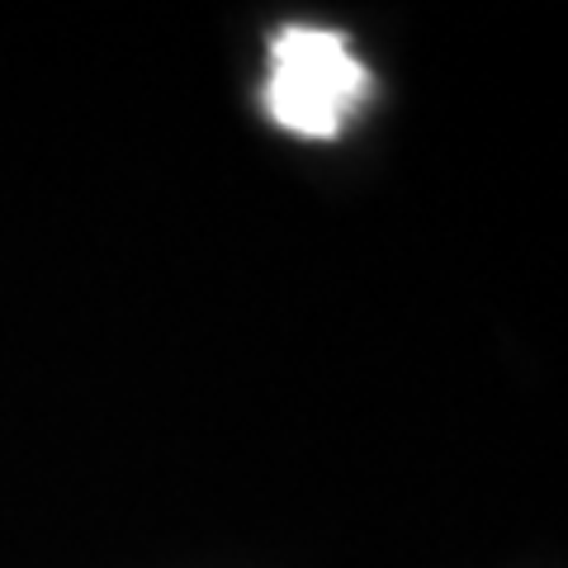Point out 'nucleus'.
Masks as SVG:
<instances>
[{"label": "nucleus", "mask_w": 568, "mask_h": 568, "mask_svg": "<svg viewBox=\"0 0 568 568\" xmlns=\"http://www.w3.org/2000/svg\"><path fill=\"white\" fill-rule=\"evenodd\" d=\"M365 67L342 33L308 24H290L275 33L265 104L280 129L298 138H336L355 114V104L365 100Z\"/></svg>", "instance_id": "nucleus-1"}]
</instances>
